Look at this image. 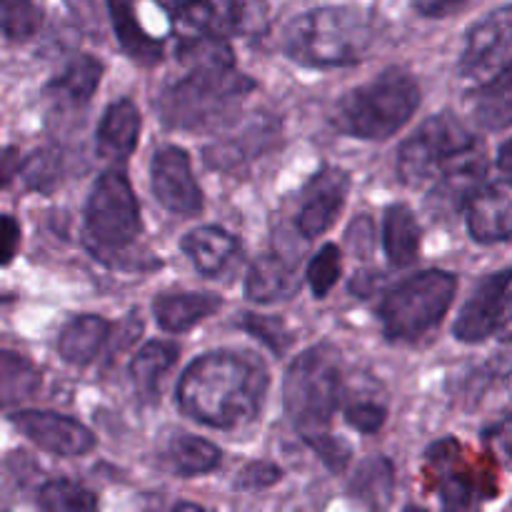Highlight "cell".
I'll use <instances>...</instances> for the list:
<instances>
[{
  "mask_svg": "<svg viewBox=\"0 0 512 512\" xmlns=\"http://www.w3.org/2000/svg\"><path fill=\"white\" fill-rule=\"evenodd\" d=\"M3 35L10 43H23L40 33L45 23V0H0Z\"/></svg>",
  "mask_w": 512,
  "mask_h": 512,
  "instance_id": "cell-30",
  "label": "cell"
},
{
  "mask_svg": "<svg viewBox=\"0 0 512 512\" xmlns=\"http://www.w3.org/2000/svg\"><path fill=\"white\" fill-rule=\"evenodd\" d=\"M140 113L133 100L120 98L113 105H108L105 115L100 118L98 133V155L108 163H123L133 155L140 135Z\"/></svg>",
  "mask_w": 512,
  "mask_h": 512,
  "instance_id": "cell-17",
  "label": "cell"
},
{
  "mask_svg": "<svg viewBox=\"0 0 512 512\" xmlns=\"http://www.w3.org/2000/svg\"><path fill=\"white\" fill-rule=\"evenodd\" d=\"M0 233H3V248H0L3 265H10V260L15 258V250H18V245H20V225L15 223L13 215H3Z\"/></svg>",
  "mask_w": 512,
  "mask_h": 512,
  "instance_id": "cell-40",
  "label": "cell"
},
{
  "mask_svg": "<svg viewBox=\"0 0 512 512\" xmlns=\"http://www.w3.org/2000/svg\"><path fill=\"white\" fill-rule=\"evenodd\" d=\"M10 423L35 448L58 458H78L95 448L93 433L68 415L48 413V410H18L10 415Z\"/></svg>",
  "mask_w": 512,
  "mask_h": 512,
  "instance_id": "cell-10",
  "label": "cell"
},
{
  "mask_svg": "<svg viewBox=\"0 0 512 512\" xmlns=\"http://www.w3.org/2000/svg\"><path fill=\"white\" fill-rule=\"evenodd\" d=\"M178 63L183 73L163 90L158 103L170 128H218L255 88L235 68L233 50L220 33L180 40Z\"/></svg>",
  "mask_w": 512,
  "mask_h": 512,
  "instance_id": "cell-1",
  "label": "cell"
},
{
  "mask_svg": "<svg viewBox=\"0 0 512 512\" xmlns=\"http://www.w3.org/2000/svg\"><path fill=\"white\" fill-rule=\"evenodd\" d=\"M40 375L28 360L13 353H3V398L5 403L30 398L38 390Z\"/></svg>",
  "mask_w": 512,
  "mask_h": 512,
  "instance_id": "cell-34",
  "label": "cell"
},
{
  "mask_svg": "<svg viewBox=\"0 0 512 512\" xmlns=\"http://www.w3.org/2000/svg\"><path fill=\"white\" fill-rule=\"evenodd\" d=\"M220 305L223 300L213 293H170L155 298L153 313L165 333H185L210 318Z\"/></svg>",
  "mask_w": 512,
  "mask_h": 512,
  "instance_id": "cell-21",
  "label": "cell"
},
{
  "mask_svg": "<svg viewBox=\"0 0 512 512\" xmlns=\"http://www.w3.org/2000/svg\"><path fill=\"white\" fill-rule=\"evenodd\" d=\"M43 512H98V498L73 480H50L40 490Z\"/></svg>",
  "mask_w": 512,
  "mask_h": 512,
  "instance_id": "cell-32",
  "label": "cell"
},
{
  "mask_svg": "<svg viewBox=\"0 0 512 512\" xmlns=\"http://www.w3.org/2000/svg\"><path fill=\"white\" fill-rule=\"evenodd\" d=\"M115 38L120 48L140 65H155L163 58V43L145 33L138 18V0H108Z\"/></svg>",
  "mask_w": 512,
  "mask_h": 512,
  "instance_id": "cell-20",
  "label": "cell"
},
{
  "mask_svg": "<svg viewBox=\"0 0 512 512\" xmlns=\"http://www.w3.org/2000/svg\"><path fill=\"white\" fill-rule=\"evenodd\" d=\"M468 3L470 0H413L415 10L425 18H448Z\"/></svg>",
  "mask_w": 512,
  "mask_h": 512,
  "instance_id": "cell-39",
  "label": "cell"
},
{
  "mask_svg": "<svg viewBox=\"0 0 512 512\" xmlns=\"http://www.w3.org/2000/svg\"><path fill=\"white\" fill-rule=\"evenodd\" d=\"M478 145L475 135L455 115L440 113L425 120L398 150L400 183L420 188L435 183L450 163Z\"/></svg>",
  "mask_w": 512,
  "mask_h": 512,
  "instance_id": "cell-7",
  "label": "cell"
},
{
  "mask_svg": "<svg viewBox=\"0 0 512 512\" xmlns=\"http://www.w3.org/2000/svg\"><path fill=\"white\" fill-rule=\"evenodd\" d=\"M175 360H178V345L160 343V340L143 345L135 353L133 363H130V375L143 398L153 400L160 393V383L175 365Z\"/></svg>",
  "mask_w": 512,
  "mask_h": 512,
  "instance_id": "cell-26",
  "label": "cell"
},
{
  "mask_svg": "<svg viewBox=\"0 0 512 512\" xmlns=\"http://www.w3.org/2000/svg\"><path fill=\"white\" fill-rule=\"evenodd\" d=\"M183 253L193 260L195 268L203 275L213 278V275L223 273L230 263L235 260L238 253V243L230 233H225L223 228H195L180 243Z\"/></svg>",
  "mask_w": 512,
  "mask_h": 512,
  "instance_id": "cell-22",
  "label": "cell"
},
{
  "mask_svg": "<svg viewBox=\"0 0 512 512\" xmlns=\"http://www.w3.org/2000/svg\"><path fill=\"white\" fill-rule=\"evenodd\" d=\"M403 512H428L425 508H418V505H408Z\"/></svg>",
  "mask_w": 512,
  "mask_h": 512,
  "instance_id": "cell-45",
  "label": "cell"
},
{
  "mask_svg": "<svg viewBox=\"0 0 512 512\" xmlns=\"http://www.w3.org/2000/svg\"><path fill=\"white\" fill-rule=\"evenodd\" d=\"M343 400V360L333 345H313L285 373L283 403L300 438L333 473L350 463V445L330 433Z\"/></svg>",
  "mask_w": 512,
  "mask_h": 512,
  "instance_id": "cell-3",
  "label": "cell"
},
{
  "mask_svg": "<svg viewBox=\"0 0 512 512\" xmlns=\"http://www.w3.org/2000/svg\"><path fill=\"white\" fill-rule=\"evenodd\" d=\"M173 512H210V510L200 508V505H195V503H178L173 508Z\"/></svg>",
  "mask_w": 512,
  "mask_h": 512,
  "instance_id": "cell-44",
  "label": "cell"
},
{
  "mask_svg": "<svg viewBox=\"0 0 512 512\" xmlns=\"http://www.w3.org/2000/svg\"><path fill=\"white\" fill-rule=\"evenodd\" d=\"M268 370L250 353L218 350L185 368L178 405L188 418L218 430L248 425L263 408Z\"/></svg>",
  "mask_w": 512,
  "mask_h": 512,
  "instance_id": "cell-2",
  "label": "cell"
},
{
  "mask_svg": "<svg viewBox=\"0 0 512 512\" xmlns=\"http://www.w3.org/2000/svg\"><path fill=\"white\" fill-rule=\"evenodd\" d=\"M473 115L485 130H503L512 125V68L478 88Z\"/></svg>",
  "mask_w": 512,
  "mask_h": 512,
  "instance_id": "cell-27",
  "label": "cell"
},
{
  "mask_svg": "<svg viewBox=\"0 0 512 512\" xmlns=\"http://www.w3.org/2000/svg\"><path fill=\"white\" fill-rule=\"evenodd\" d=\"M420 105V88L403 68H388L338 100L333 125L360 140H388Z\"/></svg>",
  "mask_w": 512,
  "mask_h": 512,
  "instance_id": "cell-5",
  "label": "cell"
},
{
  "mask_svg": "<svg viewBox=\"0 0 512 512\" xmlns=\"http://www.w3.org/2000/svg\"><path fill=\"white\" fill-rule=\"evenodd\" d=\"M103 78V63L93 55H75L63 65L48 83V93L53 95L60 108H80L88 103L98 90Z\"/></svg>",
  "mask_w": 512,
  "mask_h": 512,
  "instance_id": "cell-18",
  "label": "cell"
},
{
  "mask_svg": "<svg viewBox=\"0 0 512 512\" xmlns=\"http://www.w3.org/2000/svg\"><path fill=\"white\" fill-rule=\"evenodd\" d=\"M375 40V25L355 5H320L285 25L283 53L308 68H343L365 58Z\"/></svg>",
  "mask_w": 512,
  "mask_h": 512,
  "instance_id": "cell-4",
  "label": "cell"
},
{
  "mask_svg": "<svg viewBox=\"0 0 512 512\" xmlns=\"http://www.w3.org/2000/svg\"><path fill=\"white\" fill-rule=\"evenodd\" d=\"M283 478V470L273 463H265V460H258V463L245 465L238 473V488L243 490H265L270 485H275Z\"/></svg>",
  "mask_w": 512,
  "mask_h": 512,
  "instance_id": "cell-38",
  "label": "cell"
},
{
  "mask_svg": "<svg viewBox=\"0 0 512 512\" xmlns=\"http://www.w3.org/2000/svg\"><path fill=\"white\" fill-rule=\"evenodd\" d=\"M458 280L445 270H423L390 288L380 303L385 338L410 343L440 325L455 298Z\"/></svg>",
  "mask_w": 512,
  "mask_h": 512,
  "instance_id": "cell-6",
  "label": "cell"
},
{
  "mask_svg": "<svg viewBox=\"0 0 512 512\" xmlns=\"http://www.w3.org/2000/svg\"><path fill=\"white\" fill-rule=\"evenodd\" d=\"M498 165H500V170H505V173H512V138L503 145V148H500Z\"/></svg>",
  "mask_w": 512,
  "mask_h": 512,
  "instance_id": "cell-43",
  "label": "cell"
},
{
  "mask_svg": "<svg viewBox=\"0 0 512 512\" xmlns=\"http://www.w3.org/2000/svg\"><path fill=\"white\" fill-rule=\"evenodd\" d=\"M488 173V163H485L483 145H475L465 155H460L455 163H450L443 170L438 180H435L433 190H430L428 208L435 218H448V215L468 210L473 195L483 188V178Z\"/></svg>",
  "mask_w": 512,
  "mask_h": 512,
  "instance_id": "cell-13",
  "label": "cell"
},
{
  "mask_svg": "<svg viewBox=\"0 0 512 512\" xmlns=\"http://www.w3.org/2000/svg\"><path fill=\"white\" fill-rule=\"evenodd\" d=\"M218 13L220 28L233 33H260L268 23V0H210Z\"/></svg>",
  "mask_w": 512,
  "mask_h": 512,
  "instance_id": "cell-31",
  "label": "cell"
},
{
  "mask_svg": "<svg viewBox=\"0 0 512 512\" xmlns=\"http://www.w3.org/2000/svg\"><path fill=\"white\" fill-rule=\"evenodd\" d=\"M460 448L455 440L435 443L428 453V463L438 473L440 495H443V512H480L483 488L475 483L473 475L460 463Z\"/></svg>",
  "mask_w": 512,
  "mask_h": 512,
  "instance_id": "cell-15",
  "label": "cell"
},
{
  "mask_svg": "<svg viewBox=\"0 0 512 512\" xmlns=\"http://www.w3.org/2000/svg\"><path fill=\"white\" fill-rule=\"evenodd\" d=\"M468 230L478 243L512 238V180L483 185L468 205Z\"/></svg>",
  "mask_w": 512,
  "mask_h": 512,
  "instance_id": "cell-16",
  "label": "cell"
},
{
  "mask_svg": "<svg viewBox=\"0 0 512 512\" xmlns=\"http://www.w3.org/2000/svg\"><path fill=\"white\" fill-rule=\"evenodd\" d=\"M488 443L498 450V455H503L508 463H512V418L503 420V423L490 430Z\"/></svg>",
  "mask_w": 512,
  "mask_h": 512,
  "instance_id": "cell-41",
  "label": "cell"
},
{
  "mask_svg": "<svg viewBox=\"0 0 512 512\" xmlns=\"http://www.w3.org/2000/svg\"><path fill=\"white\" fill-rule=\"evenodd\" d=\"M512 285V270L493 273L473 290L468 303L455 320V338L463 343H483L490 335H498L505 295Z\"/></svg>",
  "mask_w": 512,
  "mask_h": 512,
  "instance_id": "cell-14",
  "label": "cell"
},
{
  "mask_svg": "<svg viewBox=\"0 0 512 512\" xmlns=\"http://www.w3.org/2000/svg\"><path fill=\"white\" fill-rule=\"evenodd\" d=\"M155 200L175 215H198L203 210V190L195 183L190 158L185 150L165 145L155 153L150 168Z\"/></svg>",
  "mask_w": 512,
  "mask_h": 512,
  "instance_id": "cell-11",
  "label": "cell"
},
{
  "mask_svg": "<svg viewBox=\"0 0 512 512\" xmlns=\"http://www.w3.org/2000/svg\"><path fill=\"white\" fill-rule=\"evenodd\" d=\"M160 5L180 30V40L203 38L220 30L218 13L210 0H160Z\"/></svg>",
  "mask_w": 512,
  "mask_h": 512,
  "instance_id": "cell-29",
  "label": "cell"
},
{
  "mask_svg": "<svg viewBox=\"0 0 512 512\" xmlns=\"http://www.w3.org/2000/svg\"><path fill=\"white\" fill-rule=\"evenodd\" d=\"M420 225L408 205H390L383 215V248L395 268L415 263L420 253Z\"/></svg>",
  "mask_w": 512,
  "mask_h": 512,
  "instance_id": "cell-25",
  "label": "cell"
},
{
  "mask_svg": "<svg viewBox=\"0 0 512 512\" xmlns=\"http://www.w3.org/2000/svg\"><path fill=\"white\" fill-rule=\"evenodd\" d=\"M348 185V173L340 168H323L310 178L298 210V233L305 240L320 238L333 228L348 198Z\"/></svg>",
  "mask_w": 512,
  "mask_h": 512,
  "instance_id": "cell-12",
  "label": "cell"
},
{
  "mask_svg": "<svg viewBox=\"0 0 512 512\" xmlns=\"http://www.w3.org/2000/svg\"><path fill=\"white\" fill-rule=\"evenodd\" d=\"M18 173L23 175L25 185H28L30 190L48 193V190H53L55 183L60 180L63 160H60L58 150H38V153L28 155V158L20 163Z\"/></svg>",
  "mask_w": 512,
  "mask_h": 512,
  "instance_id": "cell-33",
  "label": "cell"
},
{
  "mask_svg": "<svg viewBox=\"0 0 512 512\" xmlns=\"http://www.w3.org/2000/svg\"><path fill=\"white\" fill-rule=\"evenodd\" d=\"M498 338L505 340V343H512V285L508 295H505L503 315H500V325H498Z\"/></svg>",
  "mask_w": 512,
  "mask_h": 512,
  "instance_id": "cell-42",
  "label": "cell"
},
{
  "mask_svg": "<svg viewBox=\"0 0 512 512\" xmlns=\"http://www.w3.org/2000/svg\"><path fill=\"white\" fill-rule=\"evenodd\" d=\"M110 335V323L100 315L73 318L58 335V353L70 365L93 363Z\"/></svg>",
  "mask_w": 512,
  "mask_h": 512,
  "instance_id": "cell-23",
  "label": "cell"
},
{
  "mask_svg": "<svg viewBox=\"0 0 512 512\" xmlns=\"http://www.w3.org/2000/svg\"><path fill=\"white\" fill-rule=\"evenodd\" d=\"M512 68V3L493 10L470 28L460 55V78L483 88Z\"/></svg>",
  "mask_w": 512,
  "mask_h": 512,
  "instance_id": "cell-9",
  "label": "cell"
},
{
  "mask_svg": "<svg viewBox=\"0 0 512 512\" xmlns=\"http://www.w3.org/2000/svg\"><path fill=\"white\" fill-rule=\"evenodd\" d=\"M223 455L213 443L195 435H175L168 448V463L183 478H195V475L213 473L220 465Z\"/></svg>",
  "mask_w": 512,
  "mask_h": 512,
  "instance_id": "cell-28",
  "label": "cell"
},
{
  "mask_svg": "<svg viewBox=\"0 0 512 512\" xmlns=\"http://www.w3.org/2000/svg\"><path fill=\"white\" fill-rule=\"evenodd\" d=\"M340 273H343V260L335 245H323L308 265V283L315 298H328L330 290L338 285Z\"/></svg>",
  "mask_w": 512,
  "mask_h": 512,
  "instance_id": "cell-35",
  "label": "cell"
},
{
  "mask_svg": "<svg viewBox=\"0 0 512 512\" xmlns=\"http://www.w3.org/2000/svg\"><path fill=\"white\" fill-rule=\"evenodd\" d=\"M395 493L393 463L383 455L363 460L350 480V495L368 512H388Z\"/></svg>",
  "mask_w": 512,
  "mask_h": 512,
  "instance_id": "cell-24",
  "label": "cell"
},
{
  "mask_svg": "<svg viewBox=\"0 0 512 512\" xmlns=\"http://www.w3.org/2000/svg\"><path fill=\"white\" fill-rule=\"evenodd\" d=\"M85 230L93 245L110 253L133 245L143 230L138 198L120 170L110 168L95 180L85 205Z\"/></svg>",
  "mask_w": 512,
  "mask_h": 512,
  "instance_id": "cell-8",
  "label": "cell"
},
{
  "mask_svg": "<svg viewBox=\"0 0 512 512\" xmlns=\"http://www.w3.org/2000/svg\"><path fill=\"white\" fill-rule=\"evenodd\" d=\"M343 413H345V423L353 425L358 433H365V435L378 433V430L385 425V418H388L383 405L373 403V400H355V403L345 405Z\"/></svg>",
  "mask_w": 512,
  "mask_h": 512,
  "instance_id": "cell-37",
  "label": "cell"
},
{
  "mask_svg": "<svg viewBox=\"0 0 512 512\" xmlns=\"http://www.w3.org/2000/svg\"><path fill=\"white\" fill-rule=\"evenodd\" d=\"M300 278L283 255H263L253 263L245 278V295L253 303H278L298 293Z\"/></svg>",
  "mask_w": 512,
  "mask_h": 512,
  "instance_id": "cell-19",
  "label": "cell"
},
{
  "mask_svg": "<svg viewBox=\"0 0 512 512\" xmlns=\"http://www.w3.org/2000/svg\"><path fill=\"white\" fill-rule=\"evenodd\" d=\"M243 330L263 340L273 353H285L288 345L293 343V335L285 328V323L273 315H243Z\"/></svg>",
  "mask_w": 512,
  "mask_h": 512,
  "instance_id": "cell-36",
  "label": "cell"
}]
</instances>
